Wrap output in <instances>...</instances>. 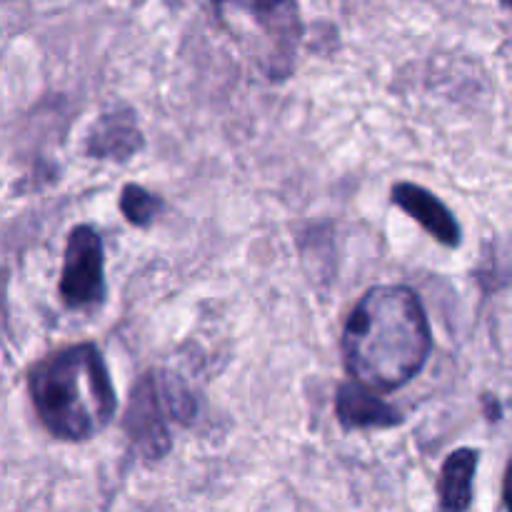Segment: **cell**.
Instances as JSON below:
<instances>
[{
  "instance_id": "obj_5",
  "label": "cell",
  "mask_w": 512,
  "mask_h": 512,
  "mask_svg": "<svg viewBox=\"0 0 512 512\" xmlns=\"http://www.w3.org/2000/svg\"><path fill=\"white\" fill-rule=\"evenodd\" d=\"M393 203L400 205L408 215H413L438 243L448 245V248H458L460 245L458 220L445 208L443 200L435 198L430 190L413 183H400L393 188Z\"/></svg>"
},
{
  "instance_id": "obj_12",
  "label": "cell",
  "mask_w": 512,
  "mask_h": 512,
  "mask_svg": "<svg viewBox=\"0 0 512 512\" xmlns=\"http://www.w3.org/2000/svg\"><path fill=\"white\" fill-rule=\"evenodd\" d=\"M510 3H512V0H510Z\"/></svg>"
},
{
  "instance_id": "obj_11",
  "label": "cell",
  "mask_w": 512,
  "mask_h": 512,
  "mask_svg": "<svg viewBox=\"0 0 512 512\" xmlns=\"http://www.w3.org/2000/svg\"><path fill=\"white\" fill-rule=\"evenodd\" d=\"M243 3L253 5V8H258V10H270V8H275V5L283 3V0H243Z\"/></svg>"
},
{
  "instance_id": "obj_10",
  "label": "cell",
  "mask_w": 512,
  "mask_h": 512,
  "mask_svg": "<svg viewBox=\"0 0 512 512\" xmlns=\"http://www.w3.org/2000/svg\"><path fill=\"white\" fill-rule=\"evenodd\" d=\"M503 500L508 512H512V460L508 465V473H505V485H503Z\"/></svg>"
},
{
  "instance_id": "obj_6",
  "label": "cell",
  "mask_w": 512,
  "mask_h": 512,
  "mask_svg": "<svg viewBox=\"0 0 512 512\" xmlns=\"http://www.w3.org/2000/svg\"><path fill=\"white\" fill-rule=\"evenodd\" d=\"M335 413L343 428L363 430V428H395L400 423V413L373 395V390L360 383L340 385L338 398H335Z\"/></svg>"
},
{
  "instance_id": "obj_2",
  "label": "cell",
  "mask_w": 512,
  "mask_h": 512,
  "mask_svg": "<svg viewBox=\"0 0 512 512\" xmlns=\"http://www.w3.org/2000/svg\"><path fill=\"white\" fill-rule=\"evenodd\" d=\"M30 393L45 428L63 440L93 438L118 408L108 365L90 343L40 363L30 378Z\"/></svg>"
},
{
  "instance_id": "obj_7",
  "label": "cell",
  "mask_w": 512,
  "mask_h": 512,
  "mask_svg": "<svg viewBox=\"0 0 512 512\" xmlns=\"http://www.w3.org/2000/svg\"><path fill=\"white\" fill-rule=\"evenodd\" d=\"M478 453L470 448L455 450L440 470V512H468L473 505V480Z\"/></svg>"
},
{
  "instance_id": "obj_4",
  "label": "cell",
  "mask_w": 512,
  "mask_h": 512,
  "mask_svg": "<svg viewBox=\"0 0 512 512\" xmlns=\"http://www.w3.org/2000/svg\"><path fill=\"white\" fill-rule=\"evenodd\" d=\"M165 413H168V408H165L158 380H140L133 390V398H130L123 425L135 448L150 460L163 458L170 450V433L165 428Z\"/></svg>"
},
{
  "instance_id": "obj_9",
  "label": "cell",
  "mask_w": 512,
  "mask_h": 512,
  "mask_svg": "<svg viewBox=\"0 0 512 512\" xmlns=\"http://www.w3.org/2000/svg\"><path fill=\"white\" fill-rule=\"evenodd\" d=\"M120 210H123V215L130 223L145 228L158 215L160 200L150 195L145 188H140V185H125L123 195H120Z\"/></svg>"
},
{
  "instance_id": "obj_1",
  "label": "cell",
  "mask_w": 512,
  "mask_h": 512,
  "mask_svg": "<svg viewBox=\"0 0 512 512\" xmlns=\"http://www.w3.org/2000/svg\"><path fill=\"white\" fill-rule=\"evenodd\" d=\"M433 350L428 318L418 295L403 285L373 288L350 315L343 355L355 383L395 390L423 370Z\"/></svg>"
},
{
  "instance_id": "obj_3",
  "label": "cell",
  "mask_w": 512,
  "mask_h": 512,
  "mask_svg": "<svg viewBox=\"0 0 512 512\" xmlns=\"http://www.w3.org/2000/svg\"><path fill=\"white\" fill-rule=\"evenodd\" d=\"M103 240L90 225H80L70 233L65 248L60 295L70 308H85L103 298Z\"/></svg>"
},
{
  "instance_id": "obj_8",
  "label": "cell",
  "mask_w": 512,
  "mask_h": 512,
  "mask_svg": "<svg viewBox=\"0 0 512 512\" xmlns=\"http://www.w3.org/2000/svg\"><path fill=\"white\" fill-rule=\"evenodd\" d=\"M140 148V133L128 115H108L93 135V150L98 158H130Z\"/></svg>"
}]
</instances>
